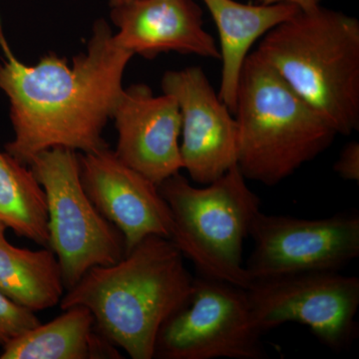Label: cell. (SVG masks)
Instances as JSON below:
<instances>
[{
  "mask_svg": "<svg viewBox=\"0 0 359 359\" xmlns=\"http://www.w3.org/2000/svg\"><path fill=\"white\" fill-rule=\"evenodd\" d=\"M0 34L6 58L0 89L9 101L14 138L6 152L25 166L53 148L89 153L109 147L103 130L121 95L133 54L118 46L110 25L96 20L86 51L72 62L54 52L34 65L21 62Z\"/></svg>",
  "mask_w": 359,
  "mask_h": 359,
  "instance_id": "6da1fadb",
  "label": "cell"
},
{
  "mask_svg": "<svg viewBox=\"0 0 359 359\" xmlns=\"http://www.w3.org/2000/svg\"><path fill=\"white\" fill-rule=\"evenodd\" d=\"M193 282L177 245L148 236L117 263L90 269L59 304L85 306L101 337L131 358L152 359L161 327L188 301Z\"/></svg>",
  "mask_w": 359,
  "mask_h": 359,
  "instance_id": "7a4b0ae2",
  "label": "cell"
},
{
  "mask_svg": "<svg viewBox=\"0 0 359 359\" xmlns=\"http://www.w3.org/2000/svg\"><path fill=\"white\" fill-rule=\"evenodd\" d=\"M257 53L337 135L359 130V21L318 6L266 33Z\"/></svg>",
  "mask_w": 359,
  "mask_h": 359,
  "instance_id": "3957f363",
  "label": "cell"
},
{
  "mask_svg": "<svg viewBox=\"0 0 359 359\" xmlns=\"http://www.w3.org/2000/svg\"><path fill=\"white\" fill-rule=\"evenodd\" d=\"M233 116L238 169L269 187L316 159L337 135L256 51L243 66Z\"/></svg>",
  "mask_w": 359,
  "mask_h": 359,
  "instance_id": "277c9868",
  "label": "cell"
},
{
  "mask_svg": "<svg viewBox=\"0 0 359 359\" xmlns=\"http://www.w3.org/2000/svg\"><path fill=\"white\" fill-rule=\"evenodd\" d=\"M238 165L202 188L177 173L158 185L173 217L171 241L200 276L247 290L243 249L261 200Z\"/></svg>",
  "mask_w": 359,
  "mask_h": 359,
  "instance_id": "5b68a950",
  "label": "cell"
},
{
  "mask_svg": "<svg viewBox=\"0 0 359 359\" xmlns=\"http://www.w3.org/2000/svg\"><path fill=\"white\" fill-rule=\"evenodd\" d=\"M29 168L46 197L48 248L57 257L66 290L90 269L125 257L121 231L104 218L84 191L78 152L50 149L33 158Z\"/></svg>",
  "mask_w": 359,
  "mask_h": 359,
  "instance_id": "8992f818",
  "label": "cell"
},
{
  "mask_svg": "<svg viewBox=\"0 0 359 359\" xmlns=\"http://www.w3.org/2000/svg\"><path fill=\"white\" fill-rule=\"evenodd\" d=\"M263 334L245 290L199 275L188 301L161 327L154 358L263 359Z\"/></svg>",
  "mask_w": 359,
  "mask_h": 359,
  "instance_id": "52a82bcc",
  "label": "cell"
},
{
  "mask_svg": "<svg viewBox=\"0 0 359 359\" xmlns=\"http://www.w3.org/2000/svg\"><path fill=\"white\" fill-rule=\"evenodd\" d=\"M263 334L287 323L306 325L323 346L347 351L358 337L359 278L311 271L254 280L245 290Z\"/></svg>",
  "mask_w": 359,
  "mask_h": 359,
  "instance_id": "ba28073f",
  "label": "cell"
},
{
  "mask_svg": "<svg viewBox=\"0 0 359 359\" xmlns=\"http://www.w3.org/2000/svg\"><path fill=\"white\" fill-rule=\"evenodd\" d=\"M249 237L254 249L245 268L252 282L292 273L339 271L359 256V217L346 212L309 219L259 211Z\"/></svg>",
  "mask_w": 359,
  "mask_h": 359,
  "instance_id": "9c48e42d",
  "label": "cell"
},
{
  "mask_svg": "<svg viewBox=\"0 0 359 359\" xmlns=\"http://www.w3.org/2000/svg\"><path fill=\"white\" fill-rule=\"evenodd\" d=\"M163 93L173 96L182 117L180 144L183 169L208 185L237 165L238 124L198 66L164 73Z\"/></svg>",
  "mask_w": 359,
  "mask_h": 359,
  "instance_id": "30bf717a",
  "label": "cell"
},
{
  "mask_svg": "<svg viewBox=\"0 0 359 359\" xmlns=\"http://www.w3.org/2000/svg\"><path fill=\"white\" fill-rule=\"evenodd\" d=\"M90 201L125 238L126 252L148 236L171 240L173 217L158 185L127 166L109 147L78 153Z\"/></svg>",
  "mask_w": 359,
  "mask_h": 359,
  "instance_id": "8fae6325",
  "label": "cell"
},
{
  "mask_svg": "<svg viewBox=\"0 0 359 359\" xmlns=\"http://www.w3.org/2000/svg\"><path fill=\"white\" fill-rule=\"evenodd\" d=\"M118 132L116 156L156 185L183 169L182 117L173 96L153 95L147 85L123 90L112 117Z\"/></svg>",
  "mask_w": 359,
  "mask_h": 359,
  "instance_id": "7c38bea8",
  "label": "cell"
},
{
  "mask_svg": "<svg viewBox=\"0 0 359 359\" xmlns=\"http://www.w3.org/2000/svg\"><path fill=\"white\" fill-rule=\"evenodd\" d=\"M118 46L154 59L165 52L219 59L216 40L205 32L202 7L195 0H129L111 7Z\"/></svg>",
  "mask_w": 359,
  "mask_h": 359,
  "instance_id": "4fadbf2b",
  "label": "cell"
},
{
  "mask_svg": "<svg viewBox=\"0 0 359 359\" xmlns=\"http://www.w3.org/2000/svg\"><path fill=\"white\" fill-rule=\"evenodd\" d=\"M212 15L219 37L222 60L219 97L235 112L238 80L250 48L276 25L301 11L290 4H245L236 0H202Z\"/></svg>",
  "mask_w": 359,
  "mask_h": 359,
  "instance_id": "5bb4252c",
  "label": "cell"
},
{
  "mask_svg": "<svg viewBox=\"0 0 359 359\" xmlns=\"http://www.w3.org/2000/svg\"><path fill=\"white\" fill-rule=\"evenodd\" d=\"M1 359L121 358L117 347L96 332L88 309L75 306L2 347Z\"/></svg>",
  "mask_w": 359,
  "mask_h": 359,
  "instance_id": "9a60e30c",
  "label": "cell"
},
{
  "mask_svg": "<svg viewBox=\"0 0 359 359\" xmlns=\"http://www.w3.org/2000/svg\"><path fill=\"white\" fill-rule=\"evenodd\" d=\"M6 229L0 223V292L33 313L57 306L65 290L57 257L49 248L14 247Z\"/></svg>",
  "mask_w": 359,
  "mask_h": 359,
  "instance_id": "2e32d148",
  "label": "cell"
},
{
  "mask_svg": "<svg viewBox=\"0 0 359 359\" xmlns=\"http://www.w3.org/2000/svg\"><path fill=\"white\" fill-rule=\"evenodd\" d=\"M0 223L18 237L48 248L46 197L29 167L0 152Z\"/></svg>",
  "mask_w": 359,
  "mask_h": 359,
  "instance_id": "e0dca14e",
  "label": "cell"
},
{
  "mask_svg": "<svg viewBox=\"0 0 359 359\" xmlns=\"http://www.w3.org/2000/svg\"><path fill=\"white\" fill-rule=\"evenodd\" d=\"M39 323L35 313L15 304L0 292V346H6Z\"/></svg>",
  "mask_w": 359,
  "mask_h": 359,
  "instance_id": "ac0fdd59",
  "label": "cell"
},
{
  "mask_svg": "<svg viewBox=\"0 0 359 359\" xmlns=\"http://www.w3.org/2000/svg\"><path fill=\"white\" fill-rule=\"evenodd\" d=\"M334 170L340 178L346 181H359V143L349 142L334 163Z\"/></svg>",
  "mask_w": 359,
  "mask_h": 359,
  "instance_id": "d6986e66",
  "label": "cell"
},
{
  "mask_svg": "<svg viewBox=\"0 0 359 359\" xmlns=\"http://www.w3.org/2000/svg\"><path fill=\"white\" fill-rule=\"evenodd\" d=\"M320 0H259V4H290L299 7L302 11H311L320 6Z\"/></svg>",
  "mask_w": 359,
  "mask_h": 359,
  "instance_id": "ffe728a7",
  "label": "cell"
},
{
  "mask_svg": "<svg viewBox=\"0 0 359 359\" xmlns=\"http://www.w3.org/2000/svg\"><path fill=\"white\" fill-rule=\"evenodd\" d=\"M129 0H109V6L110 7H115L118 6H121V4H126Z\"/></svg>",
  "mask_w": 359,
  "mask_h": 359,
  "instance_id": "44dd1931",
  "label": "cell"
}]
</instances>
